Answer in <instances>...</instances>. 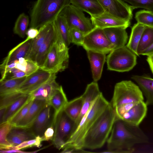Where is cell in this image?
<instances>
[{
	"mask_svg": "<svg viewBox=\"0 0 153 153\" xmlns=\"http://www.w3.org/2000/svg\"><path fill=\"white\" fill-rule=\"evenodd\" d=\"M149 141L139 126L132 125L117 117L106 142L108 152L131 153L135 145Z\"/></svg>",
	"mask_w": 153,
	"mask_h": 153,
	"instance_id": "cell-1",
	"label": "cell"
},
{
	"mask_svg": "<svg viewBox=\"0 0 153 153\" xmlns=\"http://www.w3.org/2000/svg\"><path fill=\"white\" fill-rule=\"evenodd\" d=\"M117 117L110 103L86 134L82 149L93 150L103 146L107 141Z\"/></svg>",
	"mask_w": 153,
	"mask_h": 153,
	"instance_id": "cell-2",
	"label": "cell"
},
{
	"mask_svg": "<svg viewBox=\"0 0 153 153\" xmlns=\"http://www.w3.org/2000/svg\"><path fill=\"white\" fill-rule=\"evenodd\" d=\"M110 103L102 94L99 96L93 102L62 149L70 148L82 150L83 140L86 134Z\"/></svg>",
	"mask_w": 153,
	"mask_h": 153,
	"instance_id": "cell-3",
	"label": "cell"
},
{
	"mask_svg": "<svg viewBox=\"0 0 153 153\" xmlns=\"http://www.w3.org/2000/svg\"><path fill=\"white\" fill-rule=\"evenodd\" d=\"M70 0H37L30 14V26L37 29L53 22Z\"/></svg>",
	"mask_w": 153,
	"mask_h": 153,
	"instance_id": "cell-4",
	"label": "cell"
},
{
	"mask_svg": "<svg viewBox=\"0 0 153 153\" xmlns=\"http://www.w3.org/2000/svg\"><path fill=\"white\" fill-rule=\"evenodd\" d=\"M68 48L58 39L50 50L43 65L40 68L52 74L64 71L68 66Z\"/></svg>",
	"mask_w": 153,
	"mask_h": 153,
	"instance_id": "cell-5",
	"label": "cell"
},
{
	"mask_svg": "<svg viewBox=\"0 0 153 153\" xmlns=\"http://www.w3.org/2000/svg\"><path fill=\"white\" fill-rule=\"evenodd\" d=\"M143 95L139 86L131 80L117 83L110 103L113 108L124 104L144 100Z\"/></svg>",
	"mask_w": 153,
	"mask_h": 153,
	"instance_id": "cell-6",
	"label": "cell"
},
{
	"mask_svg": "<svg viewBox=\"0 0 153 153\" xmlns=\"http://www.w3.org/2000/svg\"><path fill=\"white\" fill-rule=\"evenodd\" d=\"M137 55L126 46L113 50L107 56L108 69L119 72L128 71L137 63Z\"/></svg>",
	"mask_w": 153,
	"mask_h": 153,
	"instance_id": "cell-7",
	"label": "cell"
},
{
	"mask_svg": "<svg viewBox=\"0 0 153 153\" xmlns=\"http://www.w3.org/2000/svg\"><path fill=\"white\" fill-rule=\"evenodd\" d=\"M55 131L53 144L57 149H62L75 131V121L66 113L63 108L55 113Z\"/></svg>",
	"mask_w": 153,
	"mask_h": 153,
	"instance_id": "cell-8",
	"label": "cell"
},
{
	"mask_svg": "<svg viewBox=\"0 0 153 153\" xmlns=\"http://www.w3.org/2000/svg\"><path fill=\"white\" fill-rule=\"evenodd\" d=\"M59 15L65 18L70 30L76 29L85 35L94 28L91 19L86 17L83 11L71 4L66 6Z\"/></svg>",
	"mask_w": 153,
	"mask_h": 153,
	"instance_id": "cell-9",
	"label": "cell"
},
{
	"mask_svg": "<svg viewBox=\"0 0 153 153\" xmlns=\"http://www.w3.org/2000/svg\"><path fill=\"white\" fill-rule=\"evenodd\" d=\"M82 46L86 51H91L105 54L114 49L103 29L96 27L85 35Z\"/></svg>",
	"mask_w": 153,
	"mask_h": 153,
	"instance_id": "cell-10",
	"label": "cell"
},
{
	"mask_svg": "<svg viewBox=\"0 0 153 153\" xmlns=\"http://www.w3.org/2000/svg\"><path fill=\"white\" fill-rule=\"evenodd\" d=\"M104 11L122 19L130 22L134 9L121 0H97Z\"/></svg>",
	"mask_w": 153,
	"mask_h": 153,
	"instance_id": "cell-11",
	"label": "cell"
},
{
	"mask_svg": "<svg viewBox=\"0 0 153 153\" xmlns=\"http://www.w3.org/2000/svg\"><path fill=\"white\" fill-rule=\"evenodd\" d=\"M55 113L54 108L48 103L29 128L36 137L42 136L45 130L52 123Z\"/></svg>",
	"mask_w": 153,
	"mask_h": 153,
	"instance_id": "cell-12",
	"label": "cell"
},
{
	"mask_svg": "<svg viewBox=\"0 0 153 153\" xmlns=\"http://www.w3.org/2000/svg\"><path fill=\"white\" fill-rule=\"evenodd\" d=\"M53 74L39 68L36 71L27 76L18 90L30 94L48 81Z\"/></svg>",
	"mask_w": 153,
	"mask_h": 153,
	"instance_id": "cell-13",
	"label": "cell"
},
{
	"mask_svg": "<svg viewBox=\"0 0 153 153\" xmlns=\"http://www.w3.org/2000/svg\"><path fill=\"white\" fill-rule=\"evenodd\" d=\"M90 19L94 27L102 29L114 27L126 29L131 24L130 22L116 17L105 11L100 15L91 16Z\"/></svg>",
	"mask_w": 153,
	"mask_h": 153,
	"instance_id": "cell-14",
	"label": "cell"
},
{
	"mask_svg": "<svg viewBox=\"0 0 153 153\" xmlns=\"http://www.w3.org/2000/svg\"><path fill=\"white\" fill-rule=\"evenodd\" d=\"M102 94L97 82L94 81L87 85L85 91L81 95L83 99L82 106L80 115L75 122L76 128L93 102Z\"/></svg>",
	"mask_w": 153,
	"mask_h": 153,
	"instance_id": "cell-15",
	"label": "cell"
},
{
	"mask_svg": "<svg viewBox=\"0 0 153 153\" xmlns=\"http://www.w3.org/2000/svg\"><path fill=\"white\" fill-rule=\"evenodd\" d=\"M147 105L144 100L137 102L120 119L132 125L139 126L146 117Z\"/></svg>",
	"mask_w": 153,
	"mask_h": 153,
	"instance_id": "cell-16",
	"label": "cell"
},
{
	"mask_svg": "<svg viewBox=\"0 0 153 153\" xmlns=\"http://www.w3.org/2000/svg\"><path fill=\"white\" fill-rule=\"evenodd\" d=\"M58 38L57 31L53 22L46 38L39 47L35 58V61L39 68L43 65L52 46Z\"/></svg>",
	"mask_w": 153,
	"mask_h": 153,
	"instance_id": "cell-17",
	"label": "cell"
},
{
	"mask_svg": "<svg viewBox=\"0 0 153 153\" xmlns=\"http://www.w3.org/2000/svg\"><path fill=\"white\" fill-rule=\"evenodd\" d=\"M33 40L27 38L11 50L0 66L9 64L21 58H26L30 50Z\"/></svg>",
	"mask_w": 153,
	"mask_h": 153,
	"instance_id": "cell-18",
	"label": "cell"
},
{
	"mask_svg": "<svg viewBox=\"0 0 153 153\" xmlns=\"http://www.w3.org/2000/svg\"><path fill=\"white\" fill-rule=\"evenodd\" d=\"M36 137L29 128L13 126L8 133L7 139L14 149L23 142Z\"/></svg>",
	"mask_w": 153,
	"mask_h": 153,
	"instance_id": "cell-19",
	"label": "cell"
},
{
	"mask_svg": "<svg viewBox=\"0 0 153 153\" xmlns=\"http://www.w3.org/2000/svg\"><path fill=\"white\" fill-rule=\"evenodd\" d=\"M126 29L122 27H111L103 29L107 39L114 46V49L125 46L128 39Z\"/></svg>",
	"mask_w": 153,
	"mask_h": 153,
	"instance_id": "cell-20",
	"label": "cell"
},
{
	"mask_svg": "<svg viewBox=\"0 0 153 153\" xmlns=\"http://www.w3.org/2000/svg\"><path fill=\"white\" fill-rule=\"evenodd\" d=\"M86 51L94 81L97 82L101 76L103 66L106 59V54L90 50Z\"/></svg>",
	"mask_w": 153,
	"mask_h": 153,
	"instance_id": "cell-21",
	"label": "cell"
},
{
	"mask_svg": "<svg viewBox=\"0 0 153 153\" xmlns=\"http://www.w3.org/2000/svg\"><path fill=\"white\" fill-rule=\"evenodd\" d=\"M48 103V101L45 100L33 99V102L25 117L15 126L29 128Z\"/></svg>",
	"mask_w": 153,
	"mask_h": 153,
	"instance_id": "cell-22",
	"label": "cell"
},
{
	"mask_svg": "<svg viewBox=\"0 0 153 153\" xmlns=\"http://www.w3.org/2000/svg\"><path fill=\"white\" fill-rule=\"evenodd\" d=\"M131 78L140 89L147 105H153V79L148 76L138 75H133Z\"/></svg>",
	"mask_w": 153,
	"mask_h": 153,
	"instance_id": "cell-23",
	"label": "cell"
},
{
	"mask_svg": "<svg viewBox=\"0 0 153 153\" xmlns=\"http://www.w3.org/2000/svg\"><path fill=\"white\" fill-rule=\"evenodd\" d=\"M56 74H53L48 81L30 94L32 98L48 101L55 90L59 86L56 81Z\"/></svg>",
	"mask_w": 153,
	"mask_h": 153,
	"instance_id": "cell-24",
	"label": "cell"
},
{
	"mask_svg": "<svg viewBox=\"0 0 153 153\" xmlns=\"http://www.w3.org/2000/svg\"><path fill=\"white\" fill-rule=\"evenodd\" d=\"M70 3L91 16L100 15L105 11L97 0H70Z\"/></svg>",
	"mask_w": 153,
	"mask_h": 153,
	"instance_id": "cell-25",
	"label": "cell"
},
{
	"mask_svg": "<svg viewBox=\"0 0 153 153\" xmlns=\"http://www.w3.org/2000/svg\"><path fill=\"white\" fill-rule=\"evenodd\" d=\"M15 68L23 72L28 76L36 71L39 66L34 61L25 58H21L4 66L0 69Z\"/></svg>",
	"mask_w": 153,
	"mask_h": 153,
	"instance_id": "cell-26",
	"label": "cell"
},
{
	"mask_svg": "<svg viewBox=\"0 0 153 153\" xmlns=\"http://www.w3.org/2000/svg\"><path fill=\"white\" fill-rule=\"evenodd\" d=\"M52 22L45 25L39 29V33L33 39L30 50L26 58L35 61L38 50L46 38Z\"/></svg>",
	"mask_w": 153,
	"mask_h": 153,
	"instance_id": "cell-27",
	"label": "cell"
},
{
	"mask_svg": "<svg viewBox=\"0 0 153 153\" xmlns=\"http://www.w3.org/2000/svg\"><path fill=\"white\" fill-rule=\"evenodd\" d=\"M32 98L30 94L22 96L7 107L4 116L0 124L9 121Z\"/></svg>",
	"mask_w": 153,
	"mask_h": 153,
	"instance_id": "cell-28",
	"label": "cell"
},
{
	"mask_svg": "<svg viewBox=\"0 0 153 153\" xmlns=\"http://www.w3.org/2000/svg\"><path fill=\"white\" fill-rule=\"evenodd\" d=\"M57 31L58 39L68 47L71 43L70 30L64 17L59 15L54 21Z\"/></svg>",
	"mask_w": 153,
	"mask_h": 153,
	"instance_id": "cell-29",
	"label": "cell"
},
{
	"mask_svg": "<svg viewBox=\"0 0 153 153\" xmlns=\"http://www.w3.org/2000/svg\"><path fill=\"white\" fill-rule=\"evenodd\" d=\"M48 101L56 114L64 108L68 101L62 86L59 85L56 89Z\"/></svg>",
	"mask_w": 153,
	"mask_h": 153,
	"instance_id": "cell-30",
	"label": "cell"
},
{
	"mask_svg": "<svg viewBox=\"0 0 153 153\" xmlns=\"http://www.w3.org/2000/svg\"><path fill=\"white\" fill-rule=\"evenodd\" d=\"M145 27V25L138 23L135 24L131 28L129 40L126 45L137 56L138 45Z\"/></svg>",
	"mask_w": 153,
	"mask_h": 153,
	"instance_id": "cell-31",
	"label": "cell"
},
{
	"mask_svg": "<svg viewBox=\"0 0 153 153\" xmlns=\"http://www.w3.org/2000/svg\"><path fill=\"white\" fill-rule=\"evenodd\" d=\"M82 103L83 99L81 96L68 101L63 110L69 117L76 122L80 114Z\"/></svg>",
	"mask_w": 153,
	"mask_h": 153,
	"instance_id": "cell-32",
	"label": "cell"
},
{
	"mask_svg": "<svg viewBox=\"0 0 153 153\" xmlns=\"http://www.w3.org/2000/svg\"><path fill=\"white\" fill-rule=\"evenodd\" d=\"M26 77L0 81V95L18 90Z\"/></svg>",
	"mask_w": 153,
	"mask_h": 153,
	"instance_id": "cell-33",
	"label": "cell"
},
{
	"mask_svg": "<svg viewBox=\"0 0 153 153\" xmlns=\"http://www.w3.org/2000/svg\"><path fill=\"white\" fill-rule=\"evenodd\" d=\"M153 43V28L146 26L142 33L137 49L138 56Z\"/></svg>",
	"mask_w": 153,
	"mask_h": 153,
	"instance_id": "cell-34",
	"label": "cell"
},
{
	"mask_svg": "<svg viewBox=\"0 0 153 153\" xmlns=\"http://www.w3.org/2000/svg\"><path fill=\"white\" fill-rule=\"evenodd\" d=\"M29 23L28 16L24 13L20 14L16 21L13 29L14 33L24 38L26 35Z\"/></svg>",
	"mask_w": 153,
	"mask_h": 153,
	"instance_id": "cell-35",
	"label": "cell"
},
{
	"mask_svg": "<svg viewBox=\"0 0 153 153\" xmlns=\"http://www.w3.org/2000/svg\"><path fill=\"white\" fill-rule=\"evenodd\" d=\"M13 126L8 121L0 124V150L13 149V147L7 141V137Z\"/></svg>",
	"mask_w": 153,
	"mask_h": 153,
	"instance_id": "cell-36",
	"label": "cell"
},
{
	"mask_svg": "<svg viewBox=\"0 0 153 153\" xmlns=\"http://www.w3.org/2000/svg\"><path fill=\"white\" fill-rule=\"evenodd\" d=\"M135 18L137 23L153 28V12L143 10L137 12Z\"/></svg>",
	"mask_w": 153,
	"mask_h": 153,
	"instance_id": "cell-37",
	"label": "cell"
},
{
	"mask_svg": "<svg viewBox=\"0 0 153 153\" xmlns=\"http://www.w3.org/2000/svg\"><path fill=\"white\" fill-rule=\"evenodd\" d=\"M27 94L17 90L0 95V108H7L17 99Z\"/></svg>",
	"mask_w": 153,
	"mask_h": 153,
	"instance_id": "cell-38",
	"label": "cell"
},
{
	"mask_svg": "<svg viewBox=\"0 0 153 153\" xmlns=\"http://www.w3.org/2000/svg\"><path fill=\"white\" fill-rule=\"evenodd\" d=\"M1 78L0 81L27 76L23 72L15 68L0 69Z\"/></svg>",
	"mask_w": 153,
	"mask_h": 153,
	"instance_id": "cell-39",
	"label": "cell"
},
{
	"mask_svg": "<svg viewBox=\"0 0 153 153\" xmlns=\"http://www.w3.org/2000/svg\"><path fill=\"white\" fill-rule=\"evenodd\" d=\"M33 99H31L8 121L13 126H16L25 117L31 105Z\"/></svg>",
	"mask_w": 153,
	"mask_h": 153,
	"instance_id": "cell-40",
	"label": "cell"
},
{
	"mask_svg": "<svg viewBox=\"0 0 153 153\" xmlns=\"http://www.w3.org/2000/svg\"><path fill=\"white\" fill-rule=\"evenodd\" d=\"M129 3L134 9L142 8L153 12V0H121Z\"/></svg>",
	"mask_w": 153,
	"mask_h": 153,
	"instance_id": "cell-41",
	"label": "cell"
},
{
	"mask_svg": "<svg viewBox=\"0 0 153 153\" xmlns=\"http://www.w3.org/2000/svg\"><path fill=\"white\" fill-rule=\"evenodd\" d=\"M71 42L78 45L82 46L85 34L80 31L76 29H70Z\"/></svg>",
	"mask_w": 153,
	"mask_h": 153,
	"instance_id": "cell-42",
	"label": "cell"
},
{
	"mask_svg": "<svg viewBox=\"0 0 153 153\" xmlns=\"http://www.w3.org/2000/svg\"><path fill=\"white\" fill-rule=\"evenodd\" d=\"M42 142L41 137L37 136L34 139L23 142L15 147L14 149L21 150L32 147H39L41 146Z\"/></svg>",
	"mask_w": 153,
	"mask_h": 153,
	"instance_id": "cell-43",
	"label": "cell"
},
{
	"mask_svg": "<svg viewBox=\"0 0 153 153\" xmlns=\"http://www.w3.org/2000/svg\"><path fill=\"white\" fill-rule=\"evenodd\" d=\"M55 115L51 125L47 128L42 137H41L42 140L48 141L53 140L55 131Z\"/></svg>",
	"mask_w": 153,
	"mask_h": 153,
	"instance_id": "cell-44",
	"label": "cell"
},
{
	"mask_svg": "<svg viewBox=\"0 0 153 153\" xmlns=\"http://www.w3.org/2000/svg\"><path fill=\"white\" fill-rule=\"evenodd\" d=\"M39 33V30L38 29L30 27L27 30L26 35L27 38L30 39H33L38 35Z\"/></svg>",
	"mask_w": 153,
	"mask_h": 153,
	"instance_id": "cell-45",
	"label": "cell"
},
{
	"mask_svg": "<svg viewBox=\"0 0 153 153\" xmlns=\"http://www.w3.org/2000/svg\"><path fill=\"white\" fill-rule=\"evenodd\" d=\"M0 152L3 153H32L36 152L38 151H35L33 152H25L21 151L20 149H13L10 150H0Z\"/></svg>",
	"mask_w": 153,
	"mask_h": 153,
	"instance_id": "cell-46",
	"label": "cell"
},
{
	"mask_svg": "<svg viewBox=\"0 0 153 153\" xmlns=\"http://www.w3.org/2000/svg\"><path fill=\"white\" fill-rule=\"evenodd\" d=\"M153 54V43L148 48L143 51L141 55H145L147 56Z\"/></svg>",
	"mask_w": 153,
	"mask_h": 153,
	"instance_id": "cell-47",
	"label": "cell"
},
{
	"mask_svg": "<svg viewBox=\"0 0 153 153\" xmlns=\"http://www.w3.org/2000/svg\"><path fill=\"white\" fill-rule=\"evenodd\" d=\"M146 61L153 74V54L147 56Z\"/></svg>",
	"mask_w": 153,
	"mask_h": 153,
	"instance_id": "cell-48",
	"label": "cell"
}]
</instances>
